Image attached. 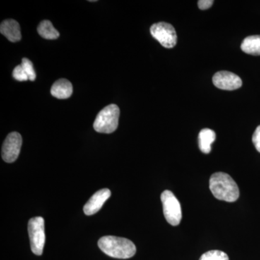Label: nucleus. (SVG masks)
I'll return each mask as SVG.
<instances>
[{
  "mask_svg": "<svg viewBox=\"0 0 260 260\" xmlns=\"http://www.w3.org/2000/svg\"><path fill=\"white\" fill-rule=\"evenodd\" d=\"M210 189L216 199L234 203L239 198V186L232 177L223 172L213 174L210 179Z\"/></svg>",
  "mask_w": 260,
  "mask_h": 260,
  "instance_id": "f257e3e1",
  "label": "nucleus"
},
{
  "mask_svg": "<svg viewBox=\"0 0 260 260\" xmlns=\"http://www.w3.org/2000/svg\"><path fill=\"white\" fill-rule=\"evenodd\" d=\"M98 245L103 252L116 259H129L136 253L134 243L125 238L107 236L101 238Z\"/></svg>",
  "mask_w": 260,
  "mask_h": 260,
  "instance_id": "f03ea898",
  "label": "nucleus"
},
{
  "mask_svg": "<svg viewBox=\"0 0 260 260\" xmlns=\"http://www.w3.org/2000/svg\"><path fill=\"white\" fill-rule=\"evenodd\" d=\"M119 115L120 110L118 106H107L98 114L93 123L94 129L98 133L106 134L114 133L119 125Z\"/></svg>",
  "mask_w": 260,
  "mask_h": 260,
  "instance_id": "7ed1b4c3",
  "label": "nucleus"
},
{
  "mask_svg": "<svg viewBox=\"0 0 260 260\" xmlns=\"http://www.w3.org/2000/svg\"><path fill=\"white\" fill-rule=\"evenodd\" d=\"M28 231L32 252L36 255H42L46 240L44 219L42 217L30 219L28 222Z\"/></svg>",
  "mask_w": 260,
  "mask_h": 260,
  "instance_id": "20e7f679",
  "label": "nucleus"
},
{
  "mask_svg": "<svg viewBox=\"0 0 260 260\" xmlns=\"http://www.w3.org/2000/svg\"><path fill=\"white\" fill-rule=\"evenodd\" d=\"M164 210V216L168 223L173 226H177L180 223L182 213L180 203L172 191H164L160 196Z\"/></svg>",
  "mask_w": 260,
  "mask_h": 260,
  "instance_id": "39448f33",
  "label": "nucleus"
},
{
  "mask_svg": "<svg viewBox=\"0 0 260 260\" xmlns=\"http://www.w3.org/2000/svg\"><path fill=\"white\" fill-rule=\"evenodd\" d=\"M150 34L162 47L167 49L174 47L177 44V32L171 24L165 22L153 24L150 27Z\"/></svg>",
  "mask_w": 260,
  "mask_h": 260,
  "instance_id": "423d86ee",
  "label": "nucleus"
},
{
  "mask_svg": "<svg viewBox=\"0 0 260 260\" xmlns=\"http://www.w3.org/2000/svg\"><path fill=\"white\" fill-rule=\"evenodd\" d=\"M22 137L16 132L10 133L2 148V158L5 162H13L18 159L22 146Z\"/></svg>",
  "mask_w": 260,
  "mask_h": 260,
  "instance_id": "0eeeda50",
  "label": "nucleus"
},
{
  "mask_svg": "<svg viewBox=\"0 0 260 260\" xmlns=\"http://www.w3.org/2000/svg\"><path fill=\"white\" fill-rule=\"evenodd\" d=\"M213 82L215 87L221 90H234L242 86V80L234 73L220 71L214 75Z\"/></svg>",
  "mask_w": 260,
  "mask_h": 260,
  "instance_id": "6e6552de",
  "label": "nucleus"
},
{
  "mask_svg": "<svg viewBox=\"0 0 260 260\" xmlns=\"http://www.w3.org/2000/svg\"><path fill=\"white\" fill-rule=\"evenodd\" d=\"M110 196L111 191L109 189H102L98 191L84 206V213L86 215H92L98 213Z\"/></svg>",
  "mask_w": 260,
  "mask_h": 260,
  "instance_id": "1a4fd4ad",
  "label": "nucleus"
},
{
  "mask_svg": "<svg viewBox=\"0 0 260 260\" xmlns=\"http://www.w3.org/2000/svg\"><path fill=\"white\" fill-rule=\"evenodd\" d=\"M0 32L10 42L15 43L21 40L20 25L16 20L13 19H8L2 22L0 25Z\"/></svg>",
  "mask_w": 260,
  "mask_h": 260,
  "instance_id": "9d476101",
  "label": "nucleus"
},
{
  "mask_svg": "<svg viewBox=\"0 0 260 260\" xmlns=\"http://www.w3.org/2000/svg\"><path fill=\"white\" fill-rule=\"evenodd\" d=\"M73 85L69 80L59 79L53 84L51 88V94L59 99H66L73 94Z\"/></svg>",
  "mask_w": 260,
  "mask_h": 260,
  "instance_id": "9b49d317",
  "label": "nucleus"
},
{
  "mask_svg": "<svg viewBox=\"0 0 260 260\" xmlns=\"http://www.w3.org/2000/svg\"><path fill=\"white\" fill-rule=\"evenodd\" d=\"M216 138V134L213 130L203 129L200 132L198 140H199L200 150L203 153L208 154L211 152V145Z\"/></svg>",
  "mask_w": 260,
  "mask_h": 260,
  "instance_id": "f8f14e48",
  "label": "nucleus"
},
{
  "mask_svg": "<svg viewBox=\"0 0 260 260\" xmlns=\"http://www.w3.org/2000/svg\"><path fill=\"white\" fill-rule=\"evenodd\" d=\"M241 49L248 54L260 55V36H250L243 41Z\"/></svg>",
  "mask_w": 260,
  "mask_h": 260,
  "instance_id": "ddd939ff",
  "label": "nucleus"
},
{
  "mask_svg": "<svg viewBox=\"0 0 260 260\" xmlns=\"http://www.w3.org/2000/svg\"><path fill=\"white\" fill-rule=\"evenodd\" d=\"M39 35L45 39L54 40L59 37V32L49 20H43L39 24L37 28Z\"/></svg>",
  "mask_w": 260,
  "mask_h": 260,
  "instance_id": "4468645a",
  "label": "nucleus"
},
{
  "mask_svg": "<svg viewBox=\"0 0 260 260\" xmlns=\"http://www.w3.org/2000/svg\"><path fill=\"white\" fill-rule=\"evenodd\" d=\"M200 260H229V257L223 251L211 250L204 253Z\"/></svg>",
  "mask_w": 260,
  "mask_h": 260,
  "instance_id": "2eb2a0df",
  "label": "nucleus"
},
{
  "mask_svg": "<svg viewBox=\"0 0 260 260\" xmlns=\"http://www.w3.org/2000/svg\"><path fill=\"white\" fill-rule=\"evenodd\" d=\"M21 66L23 67L25 73L28 75L29 80L30 81H34L36 80V78H37V75H36V72L34 70L32 61L29 60L27 58H23L22 59Z\"/></svg>",
  "mask_w": 260,
  "mask_h": 260,
  "instance_id": "dca6fc26",
  "label": "nucleus"
},
{
  "mask_svg": "<svg viewBox=\"0 0 260 260\" xmlns=\"http://www.w3.org/2000/svg\"><path fill=\"white\" fill-rule=\"evenodd\" d=\"M13 76L18 81H26L29 80L28 75L25 73L21 64L15 67V69L13 70Z\"/></svg>",
  "mask_w": 260,
  "mask_h": 260,
  "instance_id": "f3484780",
  "label": "nucleus"
},
{
  "mask_svg": "<svg viewBox=\"0 0 260 260\" xmlns=\"http://www.w3.org/2000/svg\"><path fill=\"white\" fill-rule=\"evenodd\" d=\"M252 142L256 150L260 153V125L256 127L255 132L253 134Z\"/></svg>",
  "mask_w": 260,
  "mask_h": 260,
  "instance_id": "a211bd4d",
  "label": "nucleus"
},
{
  "mask_svg": "<svg viewBox=\"0 0 260 260\" xmlns=\"http://www.w3.org/2000/svg\"><path fill=\"white\" fill-rule=\"evenodd\" d=\"M213 0H200L198 1V7L200 9L207 10L213 5Z\"/></svg>",
  "mask_w": 260,
  "mask_h": 260,
  "instance_id": "6ab92c4d",
  "label": "nucleus"
}]
</instances>
